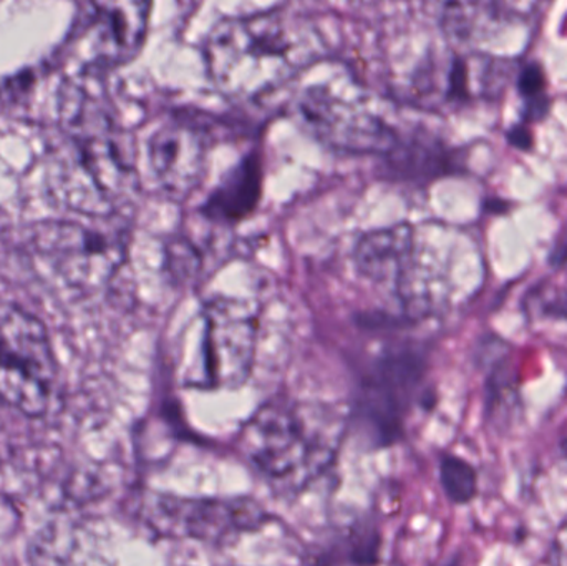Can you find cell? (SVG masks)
I'll list each match as a JSON object with an SVG mask.
<instances>
[{
	"label": "cell",
	"instance_id": "7",
	"mask_svg": "<svg viewBox=\"0 0 567 566\" xmlns=\"http://www.w3.org/2000/svg\"><path fill=\"white\" fill-rule=\"evenodd\" d=\"M145 521L163 537L223 544L261 527L266 512L248 498H182L150 495Z\"/></svg>",
	"mask_w": 567,
	"mask_h": 566
},
{
	"label": "cell",
	"instance_id": "11",
	"mask_svg": "<svg viewBox=\"0 0 567 566\" xmlns=\"http://www.w3.org/2000/svg\"><path fill=\"white\" fill-rule=\"evenodd\" d=\"M415 253V236L409 225L367 233L355 246V266L360 275L375 285L400 288Z\"/></svg>",
	"mask_w": 567,
	"mask_h": 566
},
{
	"label": "cell",
	"instance_id": "5",
	"mask_svg": "<svg viewBox=\"0 0 567 566\" xmlns=\"http://www.w3.org/2000/svg\"><path fill=\"white\" fill-rule=\"evenodd\" d=\"M292 115L326 145L352 153H386L399 143L389 120L363 95L312 85L293 99Z\"/></svg>",
	"mask_w": 567,
	"mask_h": 566
},
{
	"label": "cell",
	"instance_id": "6",
	"mask_svg": "<svg viewBox=\"0 0 567 566\" xmlns=\"http://www.w3.org/2000/svg\"><path fill=\"white\" fill-rule=\"evenodd\" d=\"M426 361L420 349L400 346L373 359L360 379L357 418L379 445L399 441L425 381Z\"/></svg>",
	"mask_w": 567,
	"mask_h": 566
},
{
	"label": "cell",
	"instance_id": "3",
	"mask_svg": "<svg viewBox=\"0 0 567 566\" xmlns=\"http://www.w3.org/2000/svg\"><path fill=\"white\" fill-rule=\"evenodd\" d=\"M29 248L63 288L93 291L125 263L126 231L109 216H95L92 223H40L30 233Z\"/></svg>",
	"mask_w": 567,
	"mask_h": 566
},
{
	"label": "cell",
	"instance_id": "1",
	"mask_svg": "<svg viewBox=\"0 0 567 566\" xmlns=\"http://www.w3.org/2000/svg\"><path fill=\"white\" fill-rule=\"evenodd\" d=\"M319 55L316 32L281 10L221 20L205 47L209 76L233 102L271 95Z\"/></svg>",
	"mask_w": 567,
	"mask_h": 566
},
{
	"label": "cell",
	"instance_id": "10",
	"mask_svg": "<svg viewBox=\"0 0 567 566\" xmlns=\"http://www.w3.org/2000/svg\"><path fill=\"white\" fill-rule=\"evenodd\" d=\"M209 145L205 132L188 122H168L150 140V165L166 195L183 199L206 176Z\"/></svg>",
	"mask_w": 567,
	"mask_h": 566
},
{
	"label": "cell",
	"instance_id": "15",
	"mask_svg": "<svg viewBox=\"0 0 567 566\" xmlns=\"http://www.w3.org/2000/svg\"><path fill=\"white\" fill-rule=\"evenodd\" d=\"M518 89L525 99L543 95V90H545V72H543L542 66L536 65V63L525 66L523 72L519 73Z\"/></svg>",
	"mask_w": 567,
	"mask_h": 566
},
{
	"label": "cell",
	"instance_id": "12",
	"mask_svg": "<svg viewBox=\"0 0 567 566\" xmlns=\"http://www.w3.org/2000/svg\"><path fill=\"white\" fill-rule=\"evenodd\" d=\"M262 173L258 156H248L216 186L203 205V215L216 223L243 222L261 198Z\"/></svg>",
	"mask_w": 567,
	"mask_h": 566
},
{
	"label": "cell",
	"instance_id": "13",
	"mask_svg": "<svg viewBox=\"0 0 567 566\" xmlns=\"http://www.w3.org/2000/svg\"><path fill=\"white\" fill-rule=\"evenodd\" d=\"M488 0H439L440 20L449 35H472Z\"/></svg>",
	"mask_w": 567,
	"mask_h": 566
},
{
	"label": "cell",
	"instance_id": "8",
	"mask_svg": "<svg viewBox=\"0 0 567 566\" xmlns=\"http://www.w3.org/2000/svg\"><path fill=\"white\" fill-rule=\"evenodd\" d=\"M258 316L235 299H213L203 309L202 369L193 384L238 388L249 378L258 346Z\"/></svg>",
	"mask_w": 567,
	"mask_h": 566
},
{
	"label": "cell",
	"instance_id": "9",
	"mask_svg": "<svg viewBox=\"0 0 567 566\" xmlns=\"http://www.w3.org/2000/svg\"><path fill=\"white\" fill-rule=\"evenodd\" d=\"M152 0H90L82 49L86 62L115 69L138 55L148 33Z\"/></svg>",
	"mask_w": 567,
	"mask_h": 566
},
{
	"label": "cell",
	"instance_id": "17",
	"mask_svg": "<svg viewBox=\"0 0 567 566\" xmlns=\"http://www.w3.org/2000/svg\"><path fill=\"white\" fill-rule=\"evenodd\" d=\"M508 140L513 146L519 150H529L533 146L532 132L525 126H515V128L509 130Z\"/></svg>",
	"mask_w": 567,
	"mask_h": 566
},
{
	"label": "cell",
	"instance_id": "14",
	"mask_svg": "<svg viewBox=\"0 0 567 566\" xmlns=\"http://www.w3.org/2000/svg\"><path fill=\"white\" fill-rule=\"evenodd\" d=\"M440 481L446 497L455 504H468L476 494V472L468 462L446 455L440 464Z\"/></svg>",
	"mask_w": 567,
	"mask_h": 566
},
{
	"label": "cell",
	"instance_id": "2",
	"mask_svg": "<svg viewBox=\"0 0 567 566\" xmlns=\"http://www.w3.org/2000/svg\"><path fill=\"white\" fill-rule=\"evenodd\" d=\"M323 421L310 409L269 402L243 428V454L272 481L306 484L332 462L339 444V429Z\"/></svg>",
	"mask_w": 567,
	"mask_h": 566
},
{
	"label": "cell",
	"instance_id": "4",
	"mask_svg": "<svg viewBox=\"0 0 567 566\" xmlns=\"http://www.w3.org/2000/svg\"><path fill=\"white\" fill-rule=\"evenodd\" d=\"M56 374L59 366L42 321L0 299V405L40 418L49 411Z\"/></svg>",
	"mask_w": 567,
	"mask_h": 566
},
{
	"label": "cell",
	"instance_id": "16",
	"mask_svg": "<svg viewBox=\"0 0 567 566\" xmlns=\"http://www.w3.org/2000/svg\"><path fill=\"white\" fill-rule=\"evenodd\" d=\"M551 562L553 564L567 565V522L565 527L556 535L555 545H553L551 550Z\"/></svg>",
	"mask_w": 567,
	"mask_h": 566
}]
</instances>
